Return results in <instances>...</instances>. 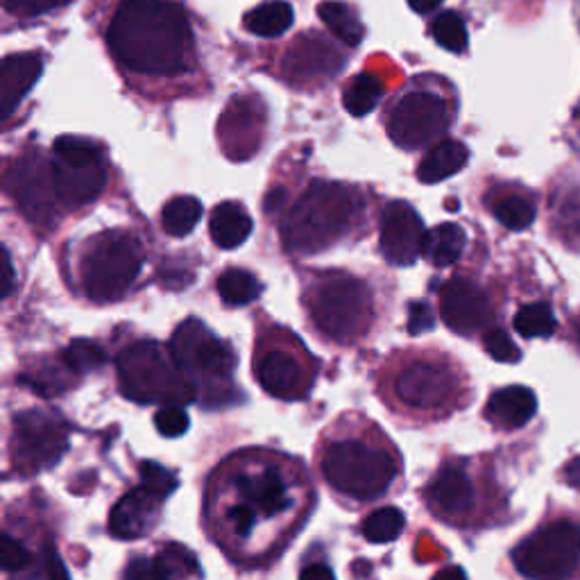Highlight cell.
I'll list each match as a JSON object with an SVG mask.
<instances>
[{
    "instance_id": "1",
    "label": "cell",
    "mask_w": 580,
    "mask_h": 580,
    "mask_svg": "<svg viewBox=\"0 0 580 580\" xmlns=\"http://www.w3.org/2000/svg\"><path fill=\"white\" fill-rule=\"evenodd\" d=\"M116 62L141 75H175L187 68L193 32L172 0H123L107 30Z\"/></svg>"
},
{
    "instance_id": "2",
    "label": "cell",
    "mask_w": 580,
    "mask_h": 580,
    "mask_svg": "<svg viewBox=\"0 0 580 580\" xmlns=\"http://www.w3.org/2000/svg\"><path fill=\"white\" fill-rule=\"evenodd\" d=\"M361 198L336 182L310 184L282 220V243L293 254H318L356 225Z\"/></svg>"
},
{
    "instance_id": "3",
    "label": "cell",
    "mask_w": 580,
    "mask_h": 580,
    "mask_svg": "<svg viewBox=\"0 0 580 580\" xmlns=\"http://www.w3.org/2000/svg\"><path fill=\"white\" fill-rule=\"evenodd\" d=\"M123 397L134 404L187 407L196 399V381L177 366L170 349L155 340L134 342L116 361Z\"/></svg>"
},
{
    "instance_id": "4",
    "label": "cell",
    "mask_w": 580,
    "mask_h": 580,
    "mask_svg": "<svg viewBox=\"0 0 580 580\" xmlns=\"http://www.w3.org/2000/svg\"><path fill=\"white\" fill-rule=\"evenodd\" d=\"M320 470L336 493L370 502L383 495L394 481L397 461L379 444L359 437H342L327 444Z\"/></svg>"
},
{
    "instance_id": "5",
    "label": "cell",
    "mask_w": 580,
    "mask_h": 580,
    "mask_svg": "<svg viewBox=\"0 0 580 580\" xmlns=\"http://www.w3.org/2000/svg\"><path fill=\"white\" fill-rule=\"evenodd\" d=\"M144 259V245L134 234L123 230L98 234L86 243L80 261L84 295L98 304L120 299L137 282Z\"/></svg>"
},
{
    "instance_id": "6",
    "label": "cell",
    "mask_w": 580,
    "mask_h": 580,
    "mask_svg": "<svg viewBox=\"0 0 580 580\" xmlns=\"http://www.w3.org/2000/svg\"><path fill=\"white\" fill-rule=\"evenodd\" d=\"M308 314L318 329L336 342H354L372 325L370 288L349 275H327L308 293Z\"/></svg>"
},
{
    "instance_id": "7",
    "label": "cell",
    "mask_w": 580,
    "mask_h": 580,
    "mask_svg": "<svg viewBox=\"0 0 580 580\" xmlns=\"http://www.w3.org/2000/svg\"><path fill=\"white\" fill-rule=\"evenodd\" d=\"M53 182L64 207L94 202L107 182V170L98 146L82 137H60L53 146Z\"/></svg>"
},
{
    "instance_id": "8",
    "label": "cell",
    "mask_w": 580,
    "mask_h": 580,
    "mask_svg": "<svg viewBox=\"0 0 580 580\" xmlns=\"http://www.w3.org/2000/svg\"><path fill=\"white\" fill-rule=\"evenodd\" d=\"M513 562L528 580H567L580 562V526L553 521L535 530L513 551Z\"/></svg>"
},
{
    "instance_id": "9",
    "label": "cell",
    "mask_w": 580,
    "mask_h": 580,
    "mask_svg": "<svg viewBox=\"0 0 580 580\" xmlns=\"http://www.w3.org/2000/svg\"><path fill=\"white\" fill-rule=\"evenodd\" d=\"M68 450V426L53 411H23L14 418L12 463L21 474L57 465Z\"/></svg>"
},
{
    "instance_id": "10",
    "label": "cell",
    "mask_w": 580,
    "mask_h": 580,
    "mask_svg": "<svg viewBox=\"0 0 580 580\" xmlns=\"http://www.w3.org/2000/svg\"><path fill=\"white\" fill-rule=\"evenodd\" d=\"M454 114L450 103L431 92H409L388 114V137L404 150L433 144L447 131Z\"/></svg>"
},
{
    "instance_id": "11",
    "label": "cell",
    "mask_w": 580,
    "mask_h": 580,
    "mask_svg": "<svg viewBox=\"0 0 580 580\" xmlns=\"http://www.w3.org/2000/svg\"><path fill=\"white\" fill-rule=\"evenodd\" d=\"M170 354L193 381L196 377L204 381H228L236 368L232 347L196 318L184 320L175 329Z\"/></svg>"
},
{
    "instance_id": "12",
    "label": "cell",
    "mask_w": 580,
    "mask_h": 580,
    "mask_svg": "<svg viewBox=\"0 0 580 580\" xmlns=\"http://www.w3.org/2000/svg\"><path fill=\"white\" fill-rule=\"evenodd\" d=\"M454 375L429 359L401 366L392 379V392L404 409L435 411L447 407L454 397Z\"/></svg>"
},
{
    "instance_id": "13",
    "label": "cell",
    "mask_w": 580,
    "mask_h": 580,
    "mask_svg": "<svg viewBox=\"0 0 580 580\" xmlns=\"http://www.w3.org/2000/svg\"><path fill=\"white\" fill-rule=\"evenodd\" d=\"M8 187L30 222L34 225L53 222L60 198L53 182V170L39 155H28L14 164L8 177Z\"/></svg>"
},
{
    "instance_id": "14",
    "label": "cell",
    "mask_w": 580,
    "mask_h": 580,
    "mask_svg": "<svg viewBox=\"0 0 580 580\" xmlns=\"http://www.w3.org/2000/svg\"><path fill=\"white\" fill-rule=\"evenodd\" d=\"M234 487L241 499L236 506L247 508L256 519L284 515L293 504L288 481L273 463H259L241 470L234 476Z\"/></svg>"
},
{
    "instance_id": "15",
    "label": "cell",
    "mask_w": 580,
    "mask_h": 580,
    "mask_svg": "<svg viewBox=\"0 0 580 580\" xmlns=\"http://www.w3.org/2000/svg\"><path fill=\"white\" fill-rule=\"evenodd\" d=\"M440 316L452 331L472 336L493 320V304L481 286L465 277H452L440 288Z\"/></svg>"
},
{
    "instance_id": "16",
    "label": "cell",
    "mask_w": 580,
    "mask_h": 580,
    "mask_svg": "<svg viewBox=\"0 0 580 580\" xmlns=\"http://www.w3.org/2000/svg\"><path fill=\"white\" fill-rule=\"evenodd\" d=\"M424 225L418 211L409 204L394 200L381 215V252L390 265L407 267L418 261L424 245Z\"/></svg>"
},
{
    "instance_id": "17",
    "label": "cell",
    "mask_w": 580,
    "mask_h": 580,
    "mask_svg": "<svg viewBox=\"0 0 580 580\" xmlns=\"http://www.w3.org/2000/svg\"><path fill=\"white\" fill-rule=\"evenodd\" d=\"M254 375L261 388L277 399H299L310 388V372L295 354L282 347L263 351Z\"/></svg>"
},
{
    "instance_id": "18",
    "label": "cell",
    "mask_w": 580,
    "mask_h": 580,
    "mask_svg": "<svg viewBox=\"0 0 580 580\" xmlns=\"http://www.w3.org/2000/svg\"><path fill=\"white\" fill-rule=\"evenodd\" d=\"M164 499L146 485L129 489L109 513V530L116 540H139L148 535L161 515Z\"/></svg>"
},
{
    "instance_id": "19",
    "label": "cell",
    "mask_w": 580,
    "mask_h": 580,
    "mask_svg": "<svg viewBox=\"0 0 580 580\" xmlns=\"http://www.w3.org/2000/svg\"><path fill=\"white\" fill-rule=\"evenodd\" d=\"M426 502L440 517L458 521L474 510L476 489L463 467L444 465L426 487Z\"/></svg>"
},
{
    "instance_id": "20",
    "label": "cell",
    "mask_w": 580,
    "mask_h": 580,
    "mask_svg": "<svg viewBox=\"0 0 580 580\" xmlns=\"http://www.w3.org/2000/svg\"><path fill=\"white\" fill-rule=\"evenodd\" d=\"M43 60L36 53L10 55L0 64V116L8 120L41 77Z\"/></svg>"
},
{
    "instance_id": "21",
    "label": "cell",
    "mask_w": 580,
    "mask_h": 580,
    "mask_svg": "<svg viewBox=\"0 0 580 580\" xmlns=\"http://www.w3.org/2000/svg\"><path fill=\"white\" fill-rule=\"evenodd\" d=\"M340 55L318 39V34H304L295 49L288 51L286 57V73L295 80H316V77H331L340 68Z\"/></svg>"
},
{
    "instance_id": "22",
    "label": "cell",
    "mask_w": 580,
    "mask_h": 580,
    "mask_svg": "<svg viewBox=\"0 0 580 580\" xmlns=\"http://www.w3.org/2000/svg\"><path fill=\"white\" fill-rule=\"evenodd\" d=\"M538 413V397L524 386H508L487 399L485 415L499 429H521Z\"/></svg>"
},
{
    "instance_id": "23",
    "label": "cell",
    "mask_w": 580,
    "mask_h": 580,
    "mask_svg": "<svg viewBox=\"0 0 580 580\" xmlns=\"http://www.w3.org/2000/svg\"><path fill=\"white\" fill-rule=\"evenodd\" d=\"M252 218L250 213L236 202H222L213 209L209 218V234L211 241L220 250H236L241 247L252 234Z\"/></svg>"
},
{
    "instance_id": "24",
    "label": "cell",
    "mask_w": 580,
    "mask_h": 580,
    "mask_svg": "<svg viewBox=\"0 0 580 580\" xmlns=\"http://www.w3.org/2000/svg\"><path fill=\"white\" fill-rule=\"evenodd\" d=\"M467 159H470V152L461 141H442L433 146L422 159L418 168L420 182L437 184L442 180H447V177L461 172L467 166Z\"/></svg>"
},
{
    "instance_id": "25",
    "label": "cell",
    "mask_w": 580,
    "mask_h": 580,
    "mask_svg": "<svg viewBox=\"0 0 580 580\" xmlns=\"http://www.w3.org/2000/svg\"><path fill=\"white\" fill-rule=\"evenodd\" d=\"M465 243L467 236L461 225H456V222H442V225L426 232L422 256L435 267H450L461 259Z\"/></svg>"
},
{
    "instance_id": "26",
    "label": "cell",
    "mask_w": 580,
    "mask_h": 580,
    "mask_svg": "<svg viewBox=\"0 0 580 580\" xmlns=\"http://www.w3.org/2000/svg\"><path fill=\"white\" fill-rule=\"evenodd\" d=\"M318 17L329 28V32L345 43V46L354 49L363 41L366 28L359 14H356L354 8H349L347 3H340V0H325V3L318 8Z\"/></svg>"
},
{
    "instance_id": "27",
    "label": "cell",
    "mask_w": 580,
    "mask_h": 580,
    "mask_svg": "<svg viewBox=\"0 0 580 580\" xmlns=\"http://www.w3.org/2000/svg\"><path fill=\"white\" fill-rule=\"evenodd\" d=\"M256 109H254V103L252 101H245V98H236L225 116H222L220 120V137H222V144L225 146H243L247 144L245 139L250 137V134H254V129H261L263 125V118L256 120Z\"/></svg>"
},
{
    "instance_id": "28",
    "label": "cell",
    "mask_w": 580,
    "mask_h": 580,
    "mask_svg": "<svg viewBox=\"0 0 580 580\" xmlns=\"http://www.w3.org/2000/svg\"><path fill=\"white\" fill-rule=\"evenodd\" d=\"M381 96H383L381 80L372 73H361L347 84L345 94H342V105L351 116L361 118L375 112Z\"/></svg>"
},
{
    "instance_id": "29",
    "label": "cell",
    "mask_w": 580,
    "mask_h": 580,
    "mask_svg": "<svg viewBox=\"0 0 580 580\" xmlns=\"http://www.w3.org/2000/svg\"><path fill=\"white\" fill-rule=\"evenodd\" d=\"M293 25V8L284 0H273L245 14V28L256 36H280Z\"/></svg>"
},
{
    "instance_id": "30",
    "label": "cell",
    "mask_w": 580,
    "mask_h": 580,
    "mask_svg": "<svg viewBox=\"0 0 580 580\" xmlns=\"http://www.w3.org/2000/svg\"><path fill=\"white\" fill-rule=\"evenodd\" d=\"M202 218V204L193 196L172 198L161 211V228L166 234L182 239L196 230Z\"/></svg>"
},
{
    "instance_id": "31",
    "label": "cell",
    "mask_w": 580,
    "mask_h": 580,
    "mask_svg": "<svg viewBox=\"0 0 580 580\" xmlns=\"http://www.w3.org/2000/svg\"><path fill=\"white\" fill-rule=\"evenodd\" d=\"M218 295L228 306H247L261 295L259 280L243 271V267H230L218 277Z\"/></svg>"
},
{
    "instance_id": "32",
    "label": "cell",
    "mask_w": 580,
    "mask_h": 580,
    "mask_svg": "<svg viewBox=\"0 0 580 580\" xmlns=\"http://www.w3.org/2000/svg\"><path fill=\"white\" fill-rule=\"evenodd\" d=\"M152 569L157 580H182L198 573V560L187 547L170 542L152 558Z\"/></svg>"
},
{
    "instance_id": "33",
    "label": "cell",
    "mask_w": 580,
    "mask_h": 580,
    "mask_svg": "<svg viewBox=\"0 0 580 580\" xmlns=\"http://www.w3.org/2000/svg\"><path fill=\"white\" fill-rule=\"evenodd\" d=\"M493 213L504 228L513 232H521L532 225L535 220V204L528 196L521 193H504L493 200Z\"/></svg>"
},
{
    "instance_id": "34",
    "label": "cell",
    "mask_w": 580,
    "mask_h": 580,
    "mask_svg": "<svg viewBox=\"0 0 580 580\" xmlns=\"http://www.w3.org/2000/svg\"><path fill=\"white\" fill-rule=\"evenodd\" d=\"M515 331L524 338H549L558 329V320L549 304H526L517 310L515 316Z\"/></svg>"
},
{
    "instance_id": "35",
    "label": "cell",
    "mask_w": 580,
    "mask_h": 580,
    "mask_svg": "<svg viewBox=\"0 0 580 580\" xmlns=\"http://www.w3.org/2000/svg\"><path fill=\"white\" fill-rule=\"evenodd\" d=\"M404 526H407L404 513L394 506H386V508L375 510L363 521V535H366V540L372 545H388L399 538Z\"/></svg>"
},
{
    "instance_id": "36",
    "label": "cell",
    "mask_w": 580,
    "mask_h": 580,
    "mask_svg": "<svg viewBox=\"0 0 580 580\" xmlns=\"http://www.w3.org/2000/svg\"><path fill=\"white\" fill-rule=\"evenodd\" d=\"M431 36L450 53H463L467 49V28L456 12H442L431 23Z\"/></svg>"
},
{
    "instance_id": "37",
    "label": "cell",
    "mask_w": 580,
    "mask_h": 580,
    "mask_svg": "<svg viewBox=\"0 0 580 580\" xmlns=\"http://www.w3.org/2000/svg\"><path fill=\"white\" fill-rule=\"evenodd\" d=\"M73 375L75 372L66 363L62 368H57V366H41L34 372H28L25 377H21V383L30 386L34 392H39L43 397H53V394L64 392L71 386V377Z\"/></svg>"
},
{
    "instance_id": "38",
    "label": "cell",
    "mask_w": 580,
    "mask_h": 580,
    "mask_svg": "<svg viewBox=\"0 0 580 580\" xmlns=\"http://www.w3.org/2000/svg\"><path fill=\"white\" fill-rule=\"evenodd\" d=\"M62 359L75 375H86L105 366V351L94 340L80 338L64 349Z\"/></svg>"
},
{
    "instance_id": "39",
    "label": "cell",
    "mask_w": 580,
    "mask_h": 580,
    "mask_svg": "<svg viewBox=\"0 0 580 580\" xmlns=\"http://www.w3.org/2000/svg\"><path fill=\"white\" fill-rule=\"evenodd\" d=\"M139 472H141V481H144L141 485L152 489V493L159 495L161 499L170 497L177 489V485H180V481H177V476L170 470H166L164 465H159L155 461H146Z\"/></svg>"
},
{
    "instance_id": "40",
    "label": "cell",
    "mask_w": 580,
    "mask_h": 580,
    "mask_svg": "<svg viewBox=\"0 0 580 580\" xmlns=\"http://www.w3.org/2000/svg\"><path fill=\"white\" fill-rule=\"evenodd\" d=\"M483 347L499 363H517L521 359L519 347L504 329H487L483 336Z\"/></svg>"
},
{
    "instance_id": "41",
    "label": "cell",
    "mask_w": 580,
    "mask_h": 580,
    "mask_svg": "<svg viewBox=\"0 0 580 580\" xmlns=\"http://www.w3.org/2000/svg\"><path fill=\"white\" fill-rule=\"evenodd\" d=\"M155 426L164 437H180L189 431L191 420L184 407H161L155 413Z\"/></svg>"
},
{
    "instance_id": "42",
    "label": "cell",
    "mask_w": 580,
    "mask_h": 580,
    "mask_svg": "<svg viewBox=\"0 0 580 580\" xmlns=\"http://www.w3.org/2000/svg\"><path fill=\"white\" fill-rule=\"evenodd\" d=\"M6 10L17 17H39L60 8H66L71 0H3Z\"/></svg>"
},
{
    "instance_id": "43",
    "label": "cell",
    "mask_w": 580,
    "mask_h": 580,
    "mask_svg": "<svg viewBox=\"0 0 580 580\" xmlns=\"http://www.w3.org/2000/svg\"><path fill=\"white\" fill-rule=\"evenodd\" d=\"M0 560H3V569L14 573V571H23L30 565V553L28 549L14 540L12 535H3V545H0Z\"/></svg>"
},
{
    "instance_id": "44",
    "label": "cell",
    "mask_w": 580,
    "mask_h": 580,
    "mask_svg": "<svg viewBox=\"0 0 580 580\" xmlns=\"http://www.w3.org/2000/svg\"><path fill=\"white\" fill-rule=\"evenodd\" d=\"M433 325H435L433 308L426 302H413L409 308V331L418 336L433 329Z\"/></svg>"
},
{
    "instance_id": "45",
    "label": "cell",
    "mask_w": 580,
    "mask_h": 580,
    "mask_svg": "<svg viewBox=\"0 0 580 580\" xmlns=\"http://www.w3.org/2000/svg\"><path fill=\"white\" fill-rule=\"evenodd\" d=\"M123 580H157V578H155V569H152V560H148V558H134V560L127 565Z\"/></svg>"
},
{
    "instance_id": "46",
    "label": "cell",
    "mask_w": 580,
    "mask_h": 580,
    "mask_svg": "<svg viewBox=\"0 0 580 580\" xmlns=\"http://www.w3.org/2000/svg\"><path fill=\"white\" fill-rule=\"evenodd\" d=\"M46 576H49V580H71L68 569L62 562V558L53 545L46 547Z\"/></svg>"
},
{
    "instance_id": "47",
    "label": "cell",
    "mask_w": 580,
    "mask_h": 580,
    "mask_svg": "<svg viewBox=\"0 0 580 580\" xmlns=\"http://www.w3.org/2000/svg\"><path fill=\"white\" fill-rule=\"evenodd\" d=\"M299 580H336V576L327 565L316 562V565H308L302 569Z\"/></svg>"
},
{
    "instance_id": "48",
    "label": "cell",
    "mask_w": 580,
    "mask_h": 580,
    "mask_svg": "<svg viewBox=\"0 0 580 580\" xmlns=\"http://www.w3.org/2000/svg\"><path fill=\"white\" fill-rule=\"evenodd\" d=\"M14 288V267H12V256L8 250H3V297H10Z\"/></svg>"
},
{
    "instance_id": "49",
    "label": "cell",
    "mask_w": 580,
    "mask_h": 580,
    "mask_svg": "<svg viewBox=\"0 0 580 580\" xmlns=\"http://www.w3.org/2000/svg\"><path fill=\"white\" fill-rule=\"evenodd\" d=\"M565 481H567L571 487L580 489V456H576V458H571V461L567 463V467H565Z\"/></svg>"
},
{
    "instance_id": "50",
    "label": "cell",
    "mask_w": 580,
    "mask_h": 580,
    "mask_svg": "<svg viewBox=\"0 0 580 580\" xmlns=\"http://www.w3.org/2000/svg\"><path fill=\"white\" fill-rule=\"evenodd\" d=\"M433 580H467V573L463 571V567H447V569L437 571Z\"/></svg>"
},
{
    "instance_id": "51",
    "label": "cell",
    "mask_w": 580,
    "mask_h": 580,
    "mask_svg": "<svg viewBox=\"0 0 580 580\" xmlns=\"http://www.w3.org/2000/svg\"><path fill=\"white\" fill-rule=\"evenodd\" d=\"M440 3H442V0H409L411 10L418 12V14H429V12H433Z\"/></svg>"
},
{
    "instance_id": "52",
    "label": "cell",
    "mask_w": 580,
    "mask_h": 580,
    "mask_svg": "<svg viewBox=\"0 0 580 580\" xmlns=\"http://www.w3.org/2000/svg\"><path fill=\"white\" fill-rule=\"evenodd\" d=\"M284 191L282 189H277V191H273L271 196H267V200H265V211L267 213H271V211H277L280 209V204H282V200H284Z\"/></svg>"
},
{
    "instance_id": "53",
    "label": "cell",
    "mask_w": 580,
    "mask_h": 580,
    "mask_svg": "<svg viewBox=\"0 0 580 580\" xmlns=\"http://www.w3.org/2000/svg\"><path fill=\"white\" fill-rule=\"evenodd\" d=\"M578 336H580V323H578Z\"/></svg>"
}]
</instances>
